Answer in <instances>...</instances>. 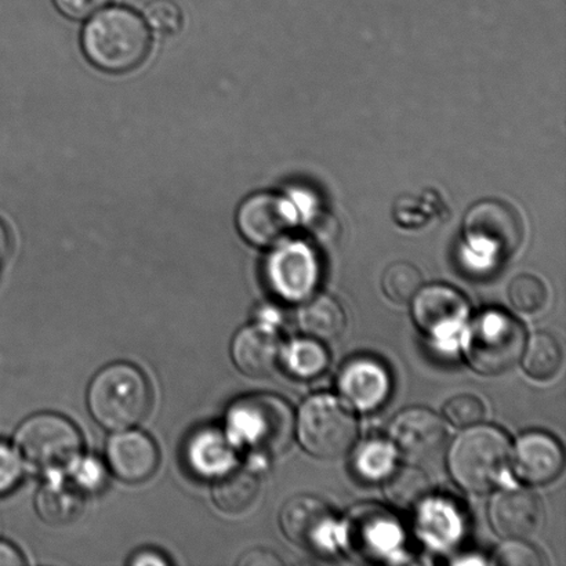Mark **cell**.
<instances>
[{"instance_id": "obj_1", "label": "cell", "mask_w": 566, "mask_h": 566, "mask_svg": "<svg viewBox=\"0 0 566 566\" xmlns=\"http://www.w3.org/2000/svg\"><path fill=\"white\" fill-rule=\"evenodd\" d=\"M82 49L96 69L108 74H126L146 61L151 33L136 11L103 9L83 28Z\"/></svg>"}, {"instance_id": "obj_2", "label": "cell", "mask_w": 566, "mask_h": 566, "mask_svg": "<svg viewBox=\"0 0 566 566\" xmlns=\"http://www.w3.org/2000/svg\"><path fill=\"white\" fill-rule=\"evenodd\" d=\"M147 377L137 366L116 363L93 377L87 407L93 419L108 431L129 430L140 424L151 409Z\"/></svg>"}, {"instance_id": "obj_3", "label": "cell", "mask_w": 566, "mask_h": 566, "mask_svg": "<svg viewBox=\"0 0 566 566\" xmlns=\"http://www.w3.org/2000/svg\"><path fill=\"white\" fill-rule=\"evenodd\" d=\"M294 418L285 399L253 394L238 399L227 413V436L232 443L260 454H281L292 443Z\"/></svg>"}, {"instance_id": "obj_4", "label": "cell", "mask_w": 566, "mask_h": 566, "mask_svg": "<svg viewBox=\"0 0 566 566\" xmlns=\"http://www.w3.org/2000/svg\"><path fill=\"white\" fill-rule=\"evenodd\" d=\"M512 448L506 434L492 426H473L460 434L449 451L452 479L471 493L490 492L506 470Z\"/></svg>"}, {"instance_id": "obj_5", "label": "cell", "mask_w": 566, "mask_h": 566, "mask_svg": "<svg viewBox=\"0 0 566 566\" xmlns=\"http://www.w3.org/2000/svg\"><path fill=\"white\" fill-rule=\"evenodd\" d=\"M525 340L524 326L517 318L504 311H485L469 327L465 358L480 375H503L523 357Z\"/></svg>"}, {"instance_id": "obj_6", "label": "cell", "mask_w": 566, "mask_h": 566, "mask_svg": "<svg viewBox=\"0 0 566 566\" xmlns=\"http://www.w3.org/2000/svg\"><path fill=\"white\" fill-rule=\"evenodd\" d=\"M81 431L57 413H38L22 421L14 434L15 451L32 469L52 473L71 468L82 457Z\"/></svg>"}, {"instance_id": "obj_7", "label": "cell", "mask_w": 566, "mask_h": 566, "mask_svg": "<svg viewBox=\"0 0 566 566\" xmlns=\"http://www.w3.org/2000/svg\"><path fill=\"white\" fill-rule=\"evenodd\" d=\"M297 434L302 447L318 459H338L352 451L358 437L353 410L329 394H318L300 408Z\"/></svg>"}, {"instance_id": "obj_8", "label": "cell", "mask_w": 566, "mask_h": 566, "mask_svg": "<svg viewBox=\"0 0 566 566\" xmlns=\"http://www.w3.org/2000/svg\"><path fill=\"white\" fill-rule=\"evenodd\" d=\"M463 229L471 245L501 259L513 258L525 240L523 216L502 199H482L473 205L464 216Z\"/></svg>"}, {"instance_id": "obj_9", "label": "cell", "mask_w": 566, "mask_h": 566, "mask_svg": "<svg viewBox=\"0 0 566 566\" xmlns=\"http://www.w3.org/2000/svg\"><path fill=\"white\" fill-rule=\"evenodd\" d=\"M390 437L402 457L418 465L441 457L447 448L448 429L432 410L409 408L392 420Z\"/></svg>"}, {"instance_id": "obj_10", "label": "cell", "mask_w": 566, "mask_h": 566, "mask_svg": "<svg viewBox=\"0 0 566 566\" xmlns=\"http://www.w3.org/2000/svg\"><path fill=\"white\" fill-rule=\"evenodd\" d=\"M237 226L249 243L259 248L275 245L294 226V210L286 198L274 192H259L242 202Z\"/></svg>"}, {"instance_id": "obj_11", "label": "cell", "mask_w": 566, "mask_h": 566, "mask_svg": "<svg viewBox=\"0 0 566 566\" xmlns=\"http://www.w3.org/2000/svg\"><path fill=\"white\" fill-rule=\"evenodd\" d=\"M280 525L289 541L304 551L324 552L329 547L335 517L322 499L298 495L283 504Z\"/></svg>"}, {"instance_id": "obj_12", "label": "cell", "mask_w": 566, "mask_h": 566, "mask_svg": "<svg viewBox=\"0 0 566 566\" xmlns=\"http://www.w3.org/2000/svg\"><path fill=\"white\" fill-rule=\"evenodd\" d=\"M268 279L271 289L281 298L292 303L303 302L318 286V260L307 247L292 243L271 254Z\"/></svg>"}, {"instance_id": "obj_13", "label": "cell", "mask_w": 566, "mask_h": 566, "mask_svg": "<svg viewBox=\"0 0 566 566\" xmlns=\"http://www.w3.org/2000/svg\"><path fill=\"white\" fill-rule=\"evenodd\" d=\"M412 300L413 321L427 336H452L462 329L469 316L468 300L452 286L420 287Z\"/></svg>"}, {"instance_id": "obj_14", "label": "cell", "mask_w": 566, "mask_h": 566, "mask_svg": "<svg viewBox=\"0 0 566 566\" xmlns=\"http://www.w3.org/2000/svg\"><path fill=\"white\" fill-rule=\"evenodd\" d=\"M107 464L116 479L127 484H140L151 479L159 464L157 443L146 432L116 431L105 448Z\"/></svg>"}, {"instance_id": "obj_15", "label": "cell", "mask_w": 566, "mask_h": 566, "mask_svg": "<svg viewBox=\"0 0 566 566\" xmlns=\"http://www.w3.org/2000/svg\"><path fill=\"white\" fill-rule=\"evenodd\" d=\"M543 517L541 499L526 490H506L492 499L490 518L503 539L525 541L539 531Z\"/></svg>"}, {"instance_id": "obj_16", "label": "cell", "mask_w": 566, "mask_h": 566, "mask_svg": "<svg viewBox=\"0 0 566 566\" xmlns=\"http://www.w3.org/2000/svg\"><path fill=\"white\" fill-rule=\"evenodd\" d=\"M338 391L354 408L371 412L391 394V376L385 365L371 357L349 359L338 375Z\"/></svg>"}, {"instance_id": "obj_17", "label": "cell", "mask_w": 566, "mask_h": 566, "mask_svg": "<svg viewBox=\"0 0 566 566\" xmlns=\"http://www.w3.org/2000/svg\"><path fill=\"white\" fill-rule=\"evenodd\" d=\"M564 469V452L556 438L547 432L531 431L520 438L514 451V471L531 485L556 481Z\"/></svg>"}, {"instance_id": "obj_18", "label": "cell", "mask_w": 566, "mask_h": 566, "mask_svg": "<svg viewBox=\"0 0 566 566\" xmlns=\"http://www.w3.org/2000/svg\"><path fill=\"white\" fill-rule=\"evenodd\" d=\"M231 355L243 375L252 379H264L279 369L282 358L281 338L269 326L249 325L237 333Z\"/></svg>"}, {"instance_id": "obj_19", "label": "cell", "mask_w": 566, "mask_h": 566, "mask_svg": "<svg viewBox=\"0 0 566 566\" xmlns=\"http://www.w3.org/2000/svg\"><path fill=\"white\" fill-rule=\"evenodd\" d=\"M188 468L201 479H219L235 469L234 443L219 427L208 426L192 432L185 447Z\"/></svg>"}, {"instance_id": "obj_20", "label": "cell", "mask_w": 566, "mask_h": 566, "mask_svg": "<svg viewBox=\"0 0 566 566\" xmlns=\"http://www.w3.org/2000/svg\"><path fill=\"white\" fill-rule=\"evenodd\" d=\"M349 539L359 553L379 554L398 545L399 526L382 510H358L349 524Z\"/></svg>"}, {"instance_id": "obj_21", "label": "cell", "mask_w": 566, "mask_h": 566, "mask_svg": "<svg viewBox=\"0 0 566 566\" xmlns=\"http://www.w3.org/2000/svg\"><path fill=\"white\" fill-rule=\"evenodd\" d=\"M298 325L307 337L318 342H333L346 329L347 316L336 298L318 294L300 310Z\"/></svg>"}, {"instance_id": "obj_22", "label": "cell", "mask_w": 566, "mask_h": 566, "mask_svg": "<svg viewBox=\"0 0 566 566\" xmlns=\"http://www.w3.org/2000/svg\"><path fill=\"white\" fill-rule=\"evenodd\" d=\"M82 491L63 481H50L39 490L35 509L39 517L50 525L71 524L83 509Z\"/></svg>"}, {"instance_id": "obj_23", "label": "cell", "mask_w": 566, "mask_h": 566, "mask_svg": "<svg viewBox=\"0 0 566 566\" xmlns=\"http://www.w3.org/2000/svg\"><path fill=\"white\" fill-rule=\"evenodd\" d=\"M260 482L251 470L232 469L219 476L213 486V502L226 514L245 513L256 502Z\"/></svg>"}, {"instance_id": "obj_24", "label": "cell", "mask_w": 566, "mask_h": 566, "mask_svg": "<svg viewBox=\"0 0 566 566\" xmlns=\"http://www.w3.org/2000/svg\"><path fill=\"white\" fill-rule=\"evenodd\" d=\"M431 490L429 475L416 464L394 469L385 484L387 501L402 512L421 506L430 497Z\"/></svg>"}, {"instance_id": "obj_25", "label": "cell", "mask_w": 566, "mask_h": 566, "mask_svg": "<svg viewBox=\"0 0 566 566\" xmlns=\"http://www.w3.org/2000/svg\"><path fill=\"white\" fill-rule=\"evenodd\" d=\"M523 366L526 375L537 381L553 380L562 370V344L551 333L536 332L524 348Z\"/></svg>"}, {"instance_id": "obj_26", "label": "cell", "mask_w": 566, "mask_h": 566, "mask_svg": "<svg viewBox=\"0 0 566 566\" xmlns=\"http://www.w3.org/2000/svg\"><path fill=\"white\" fill-rule=\"evenodd\" d=\"M283 360L293 376L300 379H314L318 377L329 365V354L315 338H297L289 344L283 352Z\"/></svg>"}, {"instance_id": "obj_27", "label": "cell", "mask_w": 566, "mask_h": 566, "mask_svg": "<svg viewBox=\"0 0 566 566\" xmlns=\"http://www.w3.org/2000/svg\"><path fill=\"white\" fill-rule=\"evenodd\" d=\"M396 448L381 438H371L358 448L354 468L360 479L369 482L386 480L396 464Z\"/></svg>"}, {"instance_id": "obj_28", "label": "cell", "mask_w": 566, "mask_h": 566, "mask_svg": "<svg viewBox=\"0 0 566 566\" xmlns=\"http://www.w3.org/2000/svg\"><path fill=\"white\" fill-rule=\"evenodd\" d=\"M423 276L416 265L397 262L388 265L382 274L381 286L386 296L397 304H407L419 292Z\"/></svg>"}, {"instance_id": "obj_29", "label": "cell", "mask_w": 566, "mask_h": 566, "mask_svg": "<svg viewBox=\"0 0 566 566\" xmlns=\"http://www.w3.org/2000/svg\"><path fill=\"white\" fill-rule=\"evenodd\" d=\"M510 302L524 314H536L546 307L548 293L545 283L537 276L518 275L509 287Z\"/></svg>"}, {"instance_id": "obj_30", "label": "cell", "mask_w": 566, "mask_h": 566, "mask_svg": "<svg viewBox=\"0 0 566 566\" xmlns=\"http://www.w3.org/2000/svg\"><path fill=\"white\" fill-rule=\"evenodd\" d=\"M146 24L158 35L174 36L181 31L182 14L179 6L171 0H153L144 10Z\"/></svg>"}, {"instance_id": "obj_31", "label": "cell", "mask_w": 566, "mask_h": 566, "mask_svg": "<svg viewBox=\"0 0 566 566\" xmlns=\"http://www.w3.org/2000/svg\"><path fill=\"white\" fill-rule=\"evenodd\" d=\"M447 419L460 429H469L485 419L486 408L479 397L462 394L451 399L443 408Z\"/></svg>"}, {"instance_id": "obj_32", "label": "cell", "mask_w": 566, "mask_h": 566, "mask_svg": "<svg viewBox=\"0 0 566 566\" xmlns=\"http://www.w3.org/2000/svg\"><path fill=\"white\" fill-rule=\"evenodd\" d=\"M74 485L82 492H96L102 490L107 482V471L97 459L77 458L71 465Z\"/></svg>"}, {"instance_id": "obj_33", "label": "cell", "mask_w": 566, "mask_h": 566, "mask_svg": "<svg viewBox=\"0 0 566 566\" xmlns=\"http://www.w3.org/2000/svg\"><path fill=\"white\" fill-rule=\"evenodd\" d=\"M493 563L507 566H541L543 558L535 547L526 545L524 541H509L497 548Z\"/></svg>"}, {"instance_id": "obj_34", "label": "cell", "mask_w": 566, "mask_h": 566, "mask_svg": "<svg viewBox=\"0 0 566 566\" xmlns=\"http://www.w3.org/2000/svg\"><path fill=\"white\" fill-rule=\"evenodd\" d=\"M22 476V460L15 448L0 441V495L13 491Z\"/></svg>"}, {"instance_id": "obj_35", "label": "cell", "mask_w": 566, "mask_h": 566, "mask_svg": "<svg viewBox=\"0 0 566 566\" xmlns=\"http://www.w3.org/2000/svg\"><path fill=\"white\" fill-rule=\"evenodd\" d=\"M61 14L71 20H86L103 10L109 0H53Z\"/></svg>"}, {"instance_id": "obj_36", "label": "cell", "mask_w": 566, "mask_h": 566, "mask_svg": "<svg viewBox=\"0 0 566 566\" xmlns=\"http://www.w3.org/2000/svg\"><path fill=\"white\" fill-rule=\"evenodd\" d=\"M282 562L274 553L264 551V548H254V551L243 554L238 565L242 566H273L281 565Z\"/></svg>"}, {"instance_id": "obj_37", "label": "cell", "mask_w": 566, "mask_h": 566, "mask_svg": "<svg viewBox=\"0 0 566 566\" xmlns=\"http://www.w3.org/2000/svg\"><path fill=\"white\" fill-rule=\"evenodd\" d=\"M25 564L24 557L14 545L6 541H0V566H22Z\"/></svg>"}, {"instance_id": "obj_38", "label": "cell", "mask_w": 566, "mask_h": 566, "mask_svg": "<svg viewBox=\"0 0 566 566\" xmlns=\"http://www.w3.org/2000/svg\"><path fill=\"white\" fill-rule=\"evenodd\" d=\"M130 565H169V559L164 556V554H160L155 551H149V548H144V551L138 552L136 554H133V557L129 562Z\"/></svg>"}, {"instance_id": "obj_39", "label": "cell", "mask_w": 566, "mask_h": 566, "mask_svg": "<svg viewBox=\"0 0 566 566\" xmlns=\"http://www.w3.org/2000/svg\"><path fill=\"white\" fill-rule=\"evenodd\" d=\"M11 251V241L8 229L0 221V269L3 268L6 260L9 259Z\"/></svg>"}]
</instances>
